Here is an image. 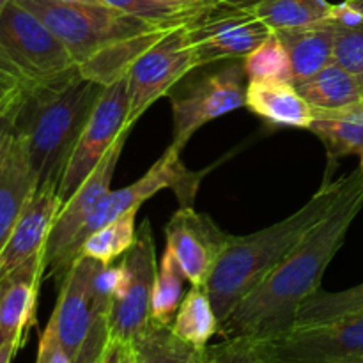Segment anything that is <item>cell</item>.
<instances>
[{
  "mask_svg": "<svg viewBox=\"0 0 363 363\" xmlns=\"http://www.w3.org/2000/svg\"><path fill=\"white\" fill-rule=\"evenodd\" d=\"M77 62L53 32L16 0L0 16V73L32 89L74 69Z\"/></svg>",
  "mask_w": 363,
  "mask_h": 363,
  "instance_id": "5b68a950",
  "label": "cell"
},
{
  "mask_svg": "<svg viewBox=\"0 0 363 363\" xmlns=\"http://www.w3.org/2000/svg\"><path fill=\"white\" fill-rule=\"evenodd\" d=\"M45 275V252H39L0 280V332L7 340L27 342Z\"/></svg>",
  "mask_w": 363,
  "mask_h": 363,
  "instance_id": "2e32d148",
  "label": "cell"
},
{
  "mask_svg": "<svg viewBox=\"0 0 363 363\" xmlns=\"http://www.w3.org/2000/svg\"><path fill=\"white\" fill-rule=\"evenodd\" d=\"M16 87H20L16 82L11 80V78L6 77L4 73H0V103H2Z\"/></svg>",
  "mask_w": 363,
  "mask_h": 363,
  "instance_id": "b9f144b4",
  "label": "cell"
},
{
  "mask_svg": "<svg viewBox=\"0 0 363 363\" xmlns=\"http://www.w3.org/2000/svg\"><path fill=\"white\" fill-rule=\"evenodd\" d=\"M126 266L123 259L119 264H98L94 275H92L91 289L92 300H94V308L98 315H106L108 318L110 308L113 301L121 296L126 284Z\"/></svg>",
  "mask_w": 363,
  "mask_h": 363,
  "instance_id": "1f68e13d",
  "label": "cell"
},
{
  "mask_svg": "<svg viewBox=\"0 0 363 363\" xmlns=\"http://www.w3.org/2000/svg\"><path fill=\"white\" fill-rule=\"evenodd\" d=\"M170 328L179 339L197 350H206L213 337L218 335L220 319L204 287L191 286L184 294Z\"/></svg>",
  "mask_w": 363,
  "mask_h": 363,
  "instance_id": "cb8c5ba5",
  "label": "cell"
},
{
  "mask_svg": "<svg viewBox=\"0 0 363 363\" xmlns=\"http://www.w3.org/2000/svg\"><path fill=\"white\" fill-rule=\"evenodd\" d=\"M126 128L131 126H128V94L126 82L123 78L105 89L87 126L84 128L71 152V158L57 188L60 204H64L91 176L92 170L101 163Z\"/></svg>",
  "mask_w": 363,
  "mask_h": 363,
  "instance_id": "7c38bea8",
  "label": "cell"
},
{
  "mask_svg": "<svg viewBox=\"0 0 363 363\" xmlns=\"http://www.w3.org/2000/svg\"><path fill=\"white\" fill-rule=\"evenodd\" d=\"M294 85L314 110H339L360 103V78L335 60L307 80L294 82Z\"/></svg>",
  "mask_w": 363,
  "mask_h": 363,
  "instance_id": "603a6c76",
  "label": "cell"
},
{
  "mask_svg": "<svg viewBox=\"0 0 363 363\" xmlns=\"http://www.w3.org/2000/svg\"><path fill=\"white\" fill-rule=\"evenodd\" d=\"M248 82H294L287 48L275 32L243 59Z\"/></svg>",
  "mask_w": 363,
  "mask_h": 363,
  "instance_id": "f1b7e54d",
  "label": "cell"
},
{
  "mask_svg": "<svg viewBox=\"0 0 363 363\" xmlns=\"http://www.w3.org/2000/svg\"><path fill=\"white\" fill-rule=\"evenodd\" d=\"M347 2H350L351 6L358 11V13L363 14V0H347Z\"/></svg>",
  "mask_w": 363,
  "mask_h": 363,
  "instance_id": "ee69618b",
  "label": "cell"
},
{
  "mask_svg": "<svg viewBox=\"0 0 363 363\" xmlns=\"http://www.w3.org/2000/svg\"><path fill=\"white\" fill-rule=\"evenodd\" d=\"M362 96H360V103H362V105H363V78H362Z\"/></svg>",
  "mask_w": 363,
  "mask_h": 363,
  "instance_id": "7dc6e473",
  "label": "cell"
},
{
  "mask_svg": "<svg viewBox=\"0 0 363 363\" xmlns=\"http://www.w3.org/2000/svg\"><path fill=\"white\" fill-rule=\"evenodd\" d=\"M21 101H23V87H16L0 103V152L13 135Z\"/></svg>",
  "mask_w": 363,
  "mask_h": 363,
  "instance_id": "d590c367",
  "label": "cell"
},
{
  "mask_svg": "<svg viewBox=\"0 0 363 363\" xmlns=\"http://www.w3.org/2000/svg\"><path fill=\"white\" fill-rule=\"evenodd\" d=\"M188 77L167 94L172 108L170 145L179 151H183L195 131L204 124L227 116L247 103L248 78L243 60H229L218 69L206 71L195 78Z\"/></svg>",
  "mask_w": 363,
  "mask_h": 363,
  "instance_id": "8992f818",
  "label": "cell"
},
{
  "mask_svg": "<svg viewBox=\"0 0 363 363\" xmlns=\"http://www.w3.org/2000/svg\"><path fill=\"white\" fill-rule=\"evenodd\" d=\"M99 262L80 255L59 284V298L46 328L57 337L71 358H77L82 344L87 339L96 319L92 300V275Z\"/></svg>",
  "mask_w": 363,
  "mask_h": 363,
  "instance_id": "9a60e30c",
  "label": "cell"
},
{
  "mask_svg": "<svg viewBox=\"0 0 363 363\" xmlns=\"http://www.w3.org/2000/svg\"><path fill=\"white\" fill-rule=\"evenodd\" d=\"M245 106L273 126L296 130H308L315 116L293 82H248Z\"/></svg>",
  "mask_w": 363,
  "mask_h": 363,
  "instance_id": "d6986e66",
  "label": "cell"
},
{
  "mask_svg": "<svg viewBox=\"0 0 363 363\" xmlns=\"http://www.w3.org/2000/svg\"><path fill=\"white\" fill-rule=\"evenodd\" d=\"M333 4L328 0H257L250 9L272 32L328 21Z\"/></svg>",
  "mask_w": 363,
  "mask_h": 363,
  "instance_id": "d4e9b609",
  "label": "cell"
},
{
  "mask_svg": "<svg viewBox=\"0 0 363 363\" xmlns=\"http://www.w3.org/2000/svg\"><path fill=\"white\" fill-rule=\"evenodd\" d=\"M60 206L57 186L38 188L0 252V280L35 254L45 252Z\"/></svg>",
  "mask_w": 363,
  "mask_h": 363,
  "instance_id": "e0dca14e",
  "label": "cell"
},
{
  "mask_svg": "<svg viewBox=\"0 0 363 363\" xmlns=\"http://www.w3.org/2000/svg\"><path fill=\"white\" fill-rule=\"evenodd\" d=\"M11 0H0V16H2V13H4V9H6V6L7 4H9Z\"/></svg>",
  "mask_w": 363,
  "mask_h": 363,
  "instance_id": "f6af8a7d",
  "label": "cell"
},
{
  "mask_svg": "<svg viewBox=\"0 0 363 363\" xmlns=\"http://www.w3.org/2000/svg\"><path fill=\"white\" fill-rule=\"evenodd\" d=\"M335 30L337 27L332 21H321L307 27L275 32L291 57L294 82L307 80L333 62Z\"/></svg>",
  "mask_w": 363,
  "mask_h": 363,
  "instance_id": "ffe728a7",
  "label": "cell"
},
{
  "mask_svg": "<svg viewBox=\"0 0 363 363\" xmlns=\"http://www.w3.org/2000/svg\"><path fill=\"white\" fill-rule=\"evenodd\" d=\"M6 342H7V339H6V337H4V333L0 332V347H2Z\"/></svg>",
  "mask_w": 363,
  "mask_h": 363,
  "instance_id": "bcb514c9",
  "label": "cell"
},
{
  "mask_svg": "<svg viewBox=\"0 0 363 363\" xmlns=\"http://www.w3.org/2000/svg\"><path fill=\"white\" fill-rule=\"evenodd\" d=\"M257 0H208L206 7H248Z\"/></svg>",
  "mask_w": 363,
  "mask_h": 363,
  "instance_id": "60d3db41",
  "label": "cell"
},
{
  "mask_svg": "<svg viewBox=\"0 0 363 363\" xmlns=\"http://www.w3.org/2000/svg\"><path fill=\"white\" fill-rule=\"evenodd\" d=\"M135 363H202L204 350L190 346L170 326L149 325L130 344Z\"/></svg>",
  "mask_w": 363,
  "mask_h": 363,
  "instance_id": "484cf974",
  "label": "cell"
},
{
  "mask_svg": "<svg viewBox=\"0 0 363 363\" xmlns=\"http://www.w3.org/2000/svg\"><path fill=\"white\" fill-rule=\"evenodd\" d=\"M137 209L124 213L119 218L99 227L82 243L78 257L92 259L99 264H113L135 245L137 240Z\"/></svg>",
  "mask_w": 363,
  "mask_h": 363,
  "instance_id": "4316f807",
  "label": "cell"
},
{
  "mask_svg": "<svg viewBox=\"0 0 363 363\" xmlns=\"http://www.w3.org/2000/svg\"><path fill=\"white\" fill-rule=\"evenodd\" d=\"M346 179L347 176L337 181L326 177L311 201L291 216L248 236H233L206 286L220 323L225 321L234 307L255 289L330 211L342 194Z\"/></svg>",
  "mask_w": 363,
  "mask_h": 363,
  "instance_id": "3957f363",
  "label": "cell"
},
{
  "mask_svg": "<svg viewBox=\"0 0 363 363\" xmlns=\"http://www.w3.org/2000/svg\"><path fill=\"white\" fill-rule=\"evenodd\" d=\"M105 6L113 7L117 11L131 14L135 18L149 21L152 25L162 27H176V25L188 23L194 20L201 11L179 9V7L167 6V4L156 2V0H101Z\"/></svg>",
  "mask_w": 363,
  "mask_h": 363,
  "instance_id": "4dcf8cb0",
  "label": "cell"
},
{
  "mask_svg": "<svg viewBox=\"0 0 363 363\" xmlns=\"http://www.w3.org/2000/svg\"><path fill=\"white\" fill-rule=\"evenodd\" d=\"M16 2L34 13L53 32V35L73 57L77 66L84 64L108 45L162 27L105 4H64L52 0Z\"/></svg>",
  "mask_w": 363,
  "mask_h": 363,
  "instance_id": "277c9868",
  "label": "cell"
},
{
  "mask_svg": "<svg viewBox=\"0 0 363 363\" xmlns=\"http://www.w3.org/2000/svg\"><path fill=\"white\" fill-rule=\"evenodd\" d=\"M269 34L272 30L245 7H206L188 23L199 67L243 60Z\"/></svg>",
  "mask_w": 363,
  "mask_h": 363,
  "instance_id": "8fae6325",
  "label": "cell"
},
{
  "mask_svg": "<svg viewBox=\"0 0 363 363\" xmlns=\"http://www.w3.org/2000/svg\"><path fill=\"white\" fill-rule=\"evenodd\" d=\"M177 27V25H176ZM174 27H158L152 30L144 32V34L133 35V38L123 39L106 48L99 50L96 55L85 60L78 66L80 73L92 82H98L103 87L116 84L123 80L130 67L133 66L135 60L142 55L147 48H151L155 43H158L167 32Z\"/></svg>",
  "mask_w": 363,
  "mask_h": 363,
  "instance_id": "44dd1931",
  "label": "cell"
},
{
  "mask_svg": "<svg viewBox=\"0 0 363 363\" xmlns=\"http://www.w3.org/2000/svg\"><path fill=\"white\" fill-rule=\"evenodd\" d=\"M357 312H363V284L339 293H326L319 289L301 303L296 325L332 321Z\"/></svg>",
  "mask_w": 363,
  "mask_h": 363,
  "instance_id": "f546056e",
  "label": "cell"
},
{
  "mask_svg": "<svg viewBox=\"0 0 363 363\" xmlns=\"http://www.w3.org/2000/svg\"><path fill=\"white\" fill-rule=\"evenodd\" d=\"M35 363H74V360L67 354V351L57 340V337L48 328H45L39 337Z\"/></svg>",
  "mask_w": 363,
  "mask_h": 363,
  "instance_id": "8d00e7d4",
  "label": "cell"
},
{
  "mask_svg": "<svg viewBox=\"0 0 363 363\" xmlns=\"http://www.w3.org/2000/svg\"><path fill=\"white\" fill-rule=\"evenodd\" d=\"M275 363H363V312L314 325H296L284 335L255 340Z\"/></svg>",
  "mask_w": 363,
  "mask_h": 363,
  "instance_id": "9c48e42d",
  "label": "cell"
},
{
  "mask_svg": "<svg viewBox=\"0 0 363 363\" xmlns=\"http://www.w3.org/2000/svg\"><path fill=\"white\" fill-rule=\"evenodd\" d=\"M233 234L225 233L215 220L194 208H181L165 225V243L194 287L208 286L220 257Z\"/></svg>",
  "mask_w": 363,
  "mask_h": 363,
  "instance_id": "5bb4252c",
  "label": "cell"
},
{
  "mask_svg": "<svg viewBox=\"0 0 363 363\" xmlns=\"http://www.w3.org/2000/svg\"><path fill=\"white\" fill-rule=\"evenodd\" d=\"M262 358H264V357H262ZM264 363H275V362H269V360H266V358H264Z\"/></svg>",
  "mask_w": 363,
  "mask_h": 363,
  "instance_id": "f907efd6",
  "label": "cell"
},
{
  "mask_svg": "<svg viewBox=\"0 0 363 363\" xmlns=\"http://www.w3.org/2000/svg\"><path fill=\"white\" fill-rule=\"evenodd\" d=\"M108 340V319H106V315H99L94 321V325H92V330L89 332L85 342L82 344L80 351H78L77 358H74V363H99Z\"/></svg>",
  "mask_w": 363,
  "mask_h": 363,
  "instance_id": "e575fe53",
  "label": "cell"
},
{
  "mask_svg": "<svg viewBox=\"0 0 363 363\" xmlns=\"http://www.w3.org/2000/svg\"><path fill=\"white\" fill-rule=\"evenodd\" d=\"M35 191L38 177L32 170L27 147L13 131L0 152V252Z\"/></svg>",
  "mask_w": 363,
  "mask_h": 363,
  "instance_id": "ac0fdd59",
  "label": "cell"
},
{
  "mask_svg": "<svg viewBox=\"0 0 363 363\" xmlns=\"http://www.w3.org/2000/svg\"><path fill=\"white\" fill-rule=\"evenodd\" d=\"M105 89L85 78L78 67L38 87L23 89L14 133L27 147L38 188H59L71 152Z\"/></svg>",
  "mask_w": 363,
  "mask_h": 363,
  "instance_id": "7a4b0ae2",
  "label": "cell"
},
{
  "mask_svg": "<svg viewBox=\"0 0 363 363\" xmlns=\"http://www.w3.org/2000/svg\"><path fill=\"white\" fill-rule=\"evenodd\" d=\"M156 2L167 4V6L179 7V9H190V11H202L208 6V0H156Z\"/></svg>",
  "mask_w": 363,
  "mask_h": 363,
  "instance_id": "f35d334b",
  "label": "cell"
},
{
  "mask_svg": "<svg viewBox=\"0 0 363 363\" xmlns=\"http://www.w3.org/2000/svg\"><path fill=\"white\" fill-rule=\"evenodd\" d=\"M360 169H362V172H363V155L360 156Z\"/></svg>",
  "mask_w": 363,
  "mask_h": 363,
  "instance_id": "c3c4849f",
  "label": "cell"
},
{
  "mask_svg": "<svg viewBox=\"0 0 363 363\" xmlns=\"http://www.w3.org/2000/svg\"><path fill=\"white\" fill-rule=\"evenodd\" d=\"M363 209V172L347 174L346 186L330 211L301 238L284 261L220 323L223 339L269 340L296 325L301 303L321 289L326 268L346 241Z\"/></svg>",
  "mask_w": 363,
  "mask_h": 363,
  "instance_id": "6da1fadb",
  "label": "cell"
},
{
  "mask_svg": "<svg viewBox=\"0 0 363 363\" xmlns=\"http://www.w3.org/2000/svg\"><path fill=\"white\" fill-rule=\"evenodd\" d=\"M337 27V25H335ZM333 60L344 69L363 78V23L358 27H337Z\"/></svg>",
  "mask_w": 363,
  "mask_h": 363,
  "instance_id": "836d02e7",
  "label": "cell"
},
{
  "mask_svg": "<svg viewBox=\"0 0 363 363\" xmlns=\"http://www.w3.org/2000/svg\"><path fill=\"white\" fill-rule=\"evenodd\" d=\"M184 280L186 277L183 275L174 255L169 250L163 252L151 294L149 325L172 326L184 298Z\"/></svg>",
  "mask_w": 363,
  "mask_h": 363,
  "instance_id": "83f0119b",
  "label": "cell"
},
{
  "mask_svg": "<svg viewBox=\"0 0 363 363\" xmlns=\"http://www.w3.org/2000/svg\"><path fill=\"white\" fill-rule=\"evenodd\" d=\"M202 363H264V358L255 340L236 337L209 344L202 353Z\"/></svg>",
  "mask_w": 363,
  "mask_h": 363,
  "instance_id": "d6a6232c",
  "label": "cell"
},
{
  "mask_svg": "<svg viewBox=\"0 0 363 363\" xmlns=\"http://www.w3.org/2000/svg\"><path fill=\"white\" fill-rule=\"evenodd\" d=\"M188 23L170 28L135 60L124 77L128 126L133 128L152 103L169 94L184 77L199 69L197 55L188 35Z\"/></svg>",
  "mask_w": 363,
  "mask_h": 363,
  "instance_id": "ba28073f",
  "label": "cell"
},
{
  "mask_svg": "<svg viewBox=\"0 0 363 363\" xmlns=\"http://www.w3.org/2000/svg\"><path fill=\"white\" fill-rule=\"evenodd\" d=\"M128 360H130V346L110 337L99 363H128Z\"/></svg>",
  "mask_w": 363,
  "mask_h": 363,
  "instance_id": "74e56055",
  "label": "cell"
},
{
  "mask_svg": "<svg viewBox=\"0 0 363 363\" xmlns=\"http://www.w3.org/2000/svg\"><path fill=\"white\" fill-rule=\"evenodd\" d=\"M52 2H64V4H103L101 0H52Z\"/></svg>",
  "mask_w": 363,
  "mask_h": 363,
  "instance_id": "7bdbcfd3",
  "label": "cell"
},
{
  "mask_svg": "<svg viewBox=\"0 0 363 363\" xmlns=\"http://www.w3.org/2000/svg\"><path fill=\"white\" fill-rule=\"evenodd\" d=\"M128 363H135V360H133V357H131V351H130V360H128Z\"/></svg>",
  "mask_w": 363,
  "mask_h": 363,
  "instance_id": "681fc988",
  "label": "cell"
},
{
  "mask_svg": "<svg viewBox=\"0 0 363 363\" xmlns=\"http://www.w3.org/2000/svg\"><path fill=\"white\" fill-rule=\"evenodd\" d=\"M325 144L330 160L363 155V105L315 110L308 130Z\"/></svg>",
  "mask_w": 363,
  "mask_h": 363,
  "instance_id": "7402d4cb",
  "label": "cell"
},
{
  "mask_svg": "<svg viewBox=\"0 0 363 363\" xmlns=\"http://www.w3.org/2000/svg\"><path fill=\"white\" fill-rule=\"evenodd\" d=\"M130 131L131 128H126L119 135V138L112 145V149L106 152L101 163L92 170L91 176L60 206L59 213H57L45 247L46 275L55 279L57 284H60V280L67 273V257H69V252L77 241L78 234H80L82 227L85 225L89 216L94 213V209L101 204L103 199L110 194L113 172H116L124 144L130 137Z\"/></svg>",
  "mask_w": 363,
  "mask_h": 363,
  "instance_id": "30bf717a",
  "label": "cell"
},
{
  "mask_svg": "<svg viewBox=\"0 0 363 363\" xmlns=\"http://www.w3.org/2000/svg\"><path fill=\"white\" fill-rule=\"evenodd\" d=\"M21 344L18 342V340H7L6 344H4L2 347H0V363H11L13 362V358L16 357L18 351L21 350Z\"/></svg>",
  "mask_w": 363,
  "mask_h": 363,
  "instance_id": "ab89813d",
  "label": "cell"
},
{
  "mask_svg": "<svg viewBox=\"0 0 363 363\" xmlns=\"http://www.w3.org/2000/svg\"><path fill=\"white\" fill-rule=\"evenodd\" d=\"M179 149L169 145L167 151L152 163L151 169L144 174L138 181H135L130 186L119 188V190H110L101 201V204L94 209L85 225L82 227L80 234H78L77 241H74L73 248L67 257V269L78 257V250H80L82 243L91 236L94 230L99 227L106 225L112 220L119 218L124 213L135 211L140 209V206L145 201L152 197V195L160 194L163 190H170L177 197L181 208H194L195 199H197L199 186H201V179L208 170L202 172H195L184 165L183 158H181Z\"/></svg>",
  "mask_w": 363,
  "mask_h": 363,
  "instance_id": "52a82bcc",
  "label": "cell"
},
{
  "mask_svg": "<svg viewBox=\"0 0 363 363\" xmlns=\"http://www.w3.org/2000/svg\"><path fill=\"white\" fill-rule=\"evenodd\" d=\"M123 262L128 273L126 284L106 319L110 337L130 346L149 326L151 294L158 273L156 243L149 220L142 222L135 245L123 255Z\"/></svg>",
  "mask_w": 363,
  "mask_h": 363,
  "instance_id": "4fadbf2b",
  "label": "cell"
}]
</instances>
